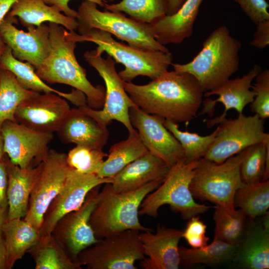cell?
I'll use <instances>...</instances> for the list:
<instances>
[{
  "mask_svg": "<svg viewBox=\"0 0 269 269\" xmlns=\"http://www.w3.org/2000/svg\"><path fill=\"white\" fill-rule=\"evenodd\" d=\"M123 83L137 107L175 123L192 120L203 101L204 93L199 83L187 73L167 70L145 85L124 81Z\"/></svg>",
  "mask_w": 269,
  "mask_h": 269,
  "instance_id": "6da1fadb",
  "label": "cell"
},
{
  "mask_svg": "<svg viewBox=\"0 0 269 269\" xmlns=\"http://www.w3.org/2000/svg\"><path fill=\"white\" fill-rule=\"evenodd\" d=\"M240 41L225 25L214 29L203 43L200 52L189 62L172 64L174 70L187 73L197 81L203 93L225 83L239 68Z\"/></svg>",
  "mask_w": 269,
  "mask_h": 269,
  "instance_id": "7a4b0ae2",
  "label": "cell"
},
{
  "mask_svg": "<svg viewBox=\"0 0 269 269\" xmlns=\"http://www.w3.org/2000/svg\"><path fill=\"white\" fill-rule=\"evenodd\" d=\"M51 49L47 57L35 71L43 80L50 84H64L83 93L87 104L97 110L103 108L106 90L102 85L94 86L87 77L86 70L77 61L75 42L64 36L61 25L49 22Z\"/></svg>",
  "mask_w": 269,
  "mask_h": 269,
  "instance_id": "3957f363",
  "label": "cell"
},
{
  "mask_svg": "<svg viewBox=\"0 0 269 269\" xmlns=\"http://www.w3.org/2000/svg\"><path fill=\"white\" fill-rule=\"evenodd\" d=\"M163 179L156 180L137 189L124 192L114 190L111 183H105L99 191L90 219L96 237L100 239L127 230L153 231L141 225L138 212L144 198L158 187Z\"/></svg>",
  "mask_w": 269,
  "mask_h": 269,
  "instance_id": "277c9868",
  "label": "cell"
},
{
  "mask_svg": "<svg viewBox=\"0 0 269 269\" xmlns=\"http://www.w3.org/2000/svg\"><path fill=\"white\" fill-rule=\"evenodd\" d=\"M64 36L75 43L88 41L97 44L95 50L97 55H102L106 52L116 63L125 66L118 73L125 82H130L138 76L154 79L167 71L173 61L170 51L144 50L127 45L116 41L110 33L98 29H92L83 34L65 29Z\"/></svg>",
  "mask_w": 269,
  "mask_h": 269,
  "instance_id": "5b68a950",
  "label": "cell"
},
{
  "mask_svg": "<svg viewBox=\"0 0 269 269\" xmlns=\"http://www.w3.org/2000/svg\"><path fill=\"white\" fill-rule=\"evenodd\" d=\"M198 161L186 162L183 159L172 166L161 184L148 194L141 203L139 216L155 218L159 209L169 205L184 219L199 215L212 206L195 202L190 184Z\"/></svg>",
  "mask_w": 269,
  "mask_h": 269,
  "instance_id": "8992f818",
  "label": "cell"
},
{
  "mask_svg": "<svg viewBox=\"0 0 269 269\" xmlns=\"http://www.w3.org/2000/svg\"><path fill=\"white\" fill-rule=\"evenodd\" d=\"M247 148L220 163L204 157L200 159L190 184L193 197L234 211L235 193L244 183L240 167Z\"/></svg>",
  "mask_w": 269,
  "mask_h": 269,
  "instance_id": "52a82bcc",
  "label": "cell"
},
{
  "mask_svg": "<svg viewBox=\"0 0 269 269\" xmlns=\"http://www.w3.org/2000/svg\"><path fill=\"white\" fill-rule=\"evenodd\" d=\"M77 12L76 19L79 24L77 30L79 34L93 28L98 29L142 49L169 51L156 40L150 24L127 17L122 12L105 9L100 11L96 3L86 0L79 6Z\"/></svg>",
  "mask_w": 269,
  "mask_h": 269,
  "instance_id": "ba28073f",
  "label": "cell"
},
{
  "mask_svg": "<svg viewBox=\"0 0 269 269\" xmlns=\"http://www.w3.org/2000/svg\"><path fill=\"white\" fill-rule=\"evenodd\" d=\"M84 57L103 79L106 86L105 98L101 110L93 109L87 105L77 108L103 126L107 127L113 120H116L126 128L129 134H136L137 132L130 120L129 110L137 106L124 88L123 81L116 69V62L109 55L106 59L102 58L95 50L86 51Z\"/></svg>",
  "mask_w": 269,
  "mask_h": 269,
  "instance_id": "9c48e42d",
  "label": "cell"
},
{
  "mask_svg": "<svg viewBox=\"0 0 269 269\" xmlns=\"http://www.w3.org/2000/svg\"><path fill=\"white\" fill-rule=\"evenodd\" d=\"M139 231L127 230L107 236L81 251L75 262L89 269H136L145 258Z\"/></svg>",
  "mask_w": 269,
  "mask_h": 269,
  "instance_id": "30bf717a",
  "label": "cell"
},
{
  "mask_svg": "<svg viewBox=\"0 0 269 269\" xmlns=\"http://www.w3.org/2000/svg\"><path fill=\"white\" fill-rule=\"evenodd\" d=\"M264 124L265 121L255 114L225 118L217 127L215 139L203 157L220 163L251 146L269 141Z\"/></svg>",
  "mask_w": 269,
  "mask_h": 269,
  "instance_id": "8fae6325",
  "label": "cell"
},
{
  "mask_svg": "<svg viewBox=\"0 0 269 269\" xmlns=\"http://www.w3.org/2000/svg\"><path fill=\"white\" fill-rule=\"evenodd\" d=\"M66 156L65 153L49 149L41 163L31 192L28 212L23 218L39 229L49 205L73 170L67 163Z\"/></svg>",
  "mask_w": 269,
  "mask_h": 269,
  "instance_id": "7c38bea8",
  "label": "cell"
},
{
  "mask_svg": "<svg viewBox=\"0 0 269 269\" xmlns=\"http://www.w3.org/2000/svg\"><path fill=\"white\" fill-rule=\"evenodd\" d=\"M0 130L5 154L12 164L21 168L35 167L46 158L53 133L38 132L11 121L4 122Z\"/></svg>",
  "mask_w": 269,
  "mask_h": 269,
  "instance_id": "4fadbf2b",
  "label": "cell"
},
{
  "mask_svg": "<svg viewBox=\"0 0 269 269\" xmlns=\"http://www.w3.org/2000/svg\"><path fill=\"white\" fill-rule=\"evenodd\" d=\"M100 186L95 187L89 192L79 209L61 218L51 233L74 261L81 251L99 240L90 225V219L98 200Z\"/></svg>",
  "mask_w": 269,
  "mask_h": 269,
  "instance_id": "5bb4252c",
  "label": "cell"
},
{
  "mask_svg": "<svg viewBox=\"0 0 269 269\" xmlns=\"http://www.w3.org/2000/svg\"><path fill=\"white\" fill-rule=\"evenodd\" d=\"M112 182V178H102L96 174L79 173L73 169L46 210L39 228L40 236L51 234L61 218L81 207L91 190Z\"/></svg>",
  "mask_w": 269,
  "mask_h": 269,
  "instance_id": "9a60e30c",
  "label": "cell"
},
{
  "mask_svg": "<svg viewBox=\"0 0 269 269\" xmlns=\"http://www.w3.org/2000/svg\"><path fill=\"white\" fill-rule=\"evenodd\" d=\"M131 124L147 150L170 168L184 159L182 148L163 124L164 119L148 114L137 107L129 110Z\"/></svg>",
  "mask_w": 269,
  "mask_h": 269,
  "instance_id": "2e32d148",
  "label": "cell"
},
{
  "mask_svg": "<svg viewBox=\"0 0 269 269\" xmlns=\"http://www.w3.org/2000/svg\"><path fill=\"white\" fill-rule=\"evenodd\" d=\"M16 17L6 15L0 23V35L17 59L30 64L36 70L49 55L51 45L49 26H29L28 31L17 29L13 24Z\"/></svg>",
  "mask_w": 269,
  "mask_h": 269,
  "instance_id": "e0dca14e",
  "label": "cell"
},
{
  "mask_svg": "<svg viewBox=\"0 0 269 269\" xmlns=\"http://www.w3.org/2000/svg\"><path fill=\"white\" fill-rule=\"evenodd\" d=\"M71 108L65 98L56 94L38 93L17 107L15 122L33 130L46 133L57 132Z\"/></svg>",
  "mask_w": 269,
  "mask_h": 269,
  "instance_id": "ac0fdd59",
  "label": "cell"
},
{
  "mask_svg": "<svg viewBox=\"0 0 269 269\" xmlns=\"http://www.w3.org/2000/svg\"><path fill=\"white\" fill-rule=\"evenodd\" d=\"M262 70L261 66L255 64L242 77L230 79L217 88L204 93L206 97L212 95H217L218 97L216 100L207 98L203 101L204 108L199 114H211L217 102L222 103L225 107L221 116L206 121L208 128L220 123L226 118L227 112L231 109L235 110L239 114L243 113L245 107L254 99L255 92L252 89V84Z\"/></svg>",
  "mask_w": 269,
  "mask_h": 269,
  "instance_id": "d6986e66",
  "label": "cell"
},
{
  "mask_svg": "<svg viewBox=\"0 0 269 269\" xmlns=\"http://www.w3.org/2000/svg\"><path fill=\"white\" fill-rule=\"evenodd\" d=\"M182 230L158 224L156 232H140L143 253L147 257L140 262L143 269H178L180 266L179 243Z\"/></svg>",
  "mask_w": 269,
  "mask_h": 269,
  "instance_id": "ffe728a7",
  "label": "cell"
},
{
  "mask_svg": "<svg viewBox=\"0 0 269 269\" xmlns=\"http://www.w3.org/2000/svg\"><path fill=\"white\" fill-rule=\"evenodd\" d=\"M57 133L64 143L98 149H103L109 136L107 127L100 125L78 108L70 109Z\"/></svg>",
  "mask_w": 269,
  "mask_h": 269,
  "instance_id": "44dd1931",
  "label": "cell"
},
{
  "mask_svg": "<svg viewBox=\"0 0 269 269\" xmlns=\"http://www.w3.org/2000/svg\"><path fill=\"white\" fill-rule=\"evenodd\" d=\"M259 223L247 226L241 242L237 245L231 261L246 269L269 268V214Z\"/></svg>",
  "mask_w": 269,
  "mask_h": 269,
  "instance_id": "7402d4cb",
  "label": "cell"
},
{
  "mask_svg": "<svg viewBox=\"0 0 269 269\" xmlns=\"http://www.w3.org/2000/svg\"><path fill=\"white\" fill-rule=\"evenodd\" d=\"M169 169L163 160L148 151L119 171L111 183L118 192L133 191L152 181L163 179Z\"/></svg>",
  "mask_w": 269,
  "mask_h": 269,
  "instance_id": "603a6c76",
  "label": "cell"
},
{
  "mask_svg": "<svg viewBox=\"0 0 269 269\" xmlns=\"http://www.w3.org/2000/svg\"><path fill=\"white\" fill-rule=\"evenodd\" d=\"M5 160L8 179L6 220L24 218L28 212L31 192L41 163L35 167L21 168L12 164L7 156H5Z\"/></svg>",
  "mask_w": 269,
  "mask_h": 269,
  "instance_id": "cb8c5ba5",
  "label": "cell"
},
{
  "mask_svg": "<svg viewBox=\"0 0 269 269\" xmlns=\"http://www.w3.org/2000/svg\"><path fill=\"white\" fill-rule=\"evenodd\" d=\"M203 0H185L173 14L151 24L156 40L165 45L179 44L193 33L194 22Z\"/></svg>",
  "mask_w": 269,
  "mask_h": 269,
  "instance_id": "d4e9b609",
  "label": "cell"
},
{
  "mask_svg": "<svg viewBox=\"0 0 269 269\" xmlns=\"http://www.w3.org/2000/svg\"><path fill=\"white\" fill-rule=\"evenodd\" d=\"M0 68L12 72L19 83L26 89L40 93L56 94L77 107L87 105L86 96L78 90L73 89L70 93H64L50 87L36 74L30 64L15 58L11 49L6 45L0 58Z\"/></svg>",
  "mask_w": 269,
  "mask_h": 269,
  "instance_id": "484cf974",
  "label": "cell"
},
{
  "mask_svg": "<svg viewBox=\"0 0 269 269\" xmlns=\"http://www.w3.org/2000/svg\"><path fill=\"white\" fill-rule=\"evenodd\" d=\"M7 15L17 17L26 28L39 26L46 21L63 26L69 31L77 30L79 25L76 18L62 13L56 6L46 4L43 0H19Z\"/></svg>",
  "mask_w": 269,
  "mask_h": 269,
  "instance_id": "4316f807",
  "label": "cell"
},
{
  "mask_svg": "<svg viewBox=\"0 0 269 269\" xmlns=\"http://www.w3.org/2000/svg\"><path fill=\"white\" fill-rule=\"evenodd\" d=\"M1 235L5 247L7 269H11L38 241L39 229L23 218L6 220Z\"/></svg>",
  "mask_w": 269,
  "mask_h": 269,
  "instance_id": "83f0119b",
  "label": "cell"
},
{
  "mask_svg": "<svg viewBox=\"0 0 269 269\" xmlns=\"http://www.w3.org/2000/svg\"><path fill=\"white\" fill-rule=\"evenodd\" d=\"M148 151L140 140L137 132L110 148L107 158L104 160L96 174L102 178H113L132 161Z\"/></svg>",
  "mask_w": 269,
  "mask_h": 269,
  "instance_id": "f1b7e54d",
  "label": "cell"
},
{
  "mask_svg": "<svg viewBox=\"0 0 269 269\" xmlns=\"http://www.w3.org/2000/svg\"><path fill=\"white\" fill-rule=\"evenodd\" d=\"M35 263V269H81L55 240L52 234L40 236L28 252Z\"/></svg>",
  "mask_w": 269,
  "mask_h": 269,
  "instance_id": "f546056e",
  "label": "cell"
},
{
  "mask_svg": "<svg viewBox=\"0 0 269 269\" xmlns=\"http://www.w3.org/2000/svg\"><path fill=\"white\" fill-rule=\"evenodd\" d=\"M237 246L214 238L204 247L188 248L179 246L180 266L190 267L197 264L212 266L232 261Z\"/></svg>",
  "mask_w": 269,
  "mask_h": 269,
  "instance_id": "4dcf8cb0",
  "label": "cell"
},
{
  "mask_svg": "<svg viewBox=\"0 0 269 269\" xmlns=\"http://www.w3.org/2000/svg\"><path fill=\"white\" fill-rule=\"evenodd\" d=\"M38 93L25 89L12 72L0 68V127L6 121L15 122L14 113L19 104Z\"/></svg>",
  "mask_w": 269,
  "mask_h": 269,
  "instance_id": "1f68e13d",
  "label": "cell"
},
{
  "mask_svg": "<svg viewBox=\"0 0 269 269\" xmlns=\"http://www.w3.org/2000/svg\"><path fill=\"white\" fill-rule=\"evenodd\" d=\"M234 204L251 219L265 215L269 208V181L244 183L235 193Z\"/></svg>",
  "mask_w": 269,
  "mask_h": 269,
  "instance_id": "d6a6232c",
  "label": "cell"
},
{
  "mask_svg": "<svg viewBox=\"0 0 269 269\" xmlns=\"http://www.w3.org/2000/svg\"><path fill=\"white\" fill-rule=\"evenodd\" d=\"M247 217L240 209L229 211L216 205L213 214L214 238L237 246L245 234L247 227Z\"/></svg>",
  "mask_w": 269,
  "mask_h": 269,
  "instance_id": "836d02e7",
  "label": "cell"
},
{
  "mask_svg": "<svg viewBox=\"0 0 269 269\" xmlns=\"http://www.w3.org/2000/svg\"><path fill=\"white\" fill-rule=\"evenodd\" d=\"M105 9L125 12L139 22L152 24L166 15L164 0H122L106 3Z\"/></svg>",
  "mask_w": 269,
  "mask_h": 269,
  "instance_id": "e575fe53",
  "label": "cell"
},
{
  "mask_svg": "<svg viewBox=\"0 0 269 269\" xmlns=\"http://www.w3.org/2000/svg\"><path fill=\"white\" fill-rule=\"evenodd\" d=\"M163 124L180 143L186 162L203 158L215 139L217 129L211 134L202 136L196 133L180 130L177 123L164 120Z\"/></svg>",
  "mask_w": 269,
  "mask_h": 269,
  "instance_id": "d590c367",
  "label": "cell"
},
{
  "mask_svg": "<svg viewBox=\"0 0 269 269\" xmlns=\"http://www.w3.org/2000/svg\"><path fill=\"white\" fill-rule=\"evenodd\" d=\"M269 158V141L248 147L240 167L243 182L252 184L263 181L266 161Z\"/></svg>",
  "mask_w": 269,
  "mask_h": 269,
  "instance_id": "8d00e7d4",
  "label": "cell"
},
{
  "mask_svg": "<svg viewBox=\"0 0 269 269\" xmlns=\"http://www.w3.org/2000/svg\"><path fill=\"white\" fill-rule=\"evenodd\" d=\"M108 154L103 149L76 145L69 150L66 159L68 165L75 171L82 174H96Z\"/></svg>",
  "mask_w": 269,
  "mask_h": 269,
  "instance_id": "74e56055",
  "label": "cell"
},
{
  "mask_svg": "<svg viewBox=\"0 0 269 269\" xmlns=\"http://www.w3.org/2000/svg\"><path fill=\"white\" fill-rule=\"evenodd\" d=\"M252 89L255 92L251 110L265 120L269 117V70H262L256 77Z\"/></svg>",
  "mask_w": 269,
  "mask_h": 269,
  "instance_id": "f35d334b",
  "label": "cell"
},
{
  "mask_svg": "<svg viewBox=\"0 0 269 269\" xmlns=\"http://www.w3.org/2000/svg\"><path fill=\"white\" fill-rule=\"evenodd\" d=\"M184 230L182 238L194 248H200L207 245L209 238L206 236L207 226L198 216L189 219Z\"/></svg>",
  "mask_w": 269,
  "mask_h": 269,
  "instance_id": "ab89813d",
  "label": "cell"
},
{
  "mask_svg": "<svg viewBox=\"0 0 269 269\" xmlns=\"http://www.w3.org/2000/svg\"><path fill=\"white\" fill-rule=\"evenodd\" d=\"M256 25L269 20V4L266 0H234Z\"/></svg>",
  "mask_w": 269,
  "mask_h": 269,
  "instance_id": "60d3db41",
  "label": "cell"
},
{
  "mask_svg": "<svg viewBox=\"0 0 269 269\" xmlns=\"http://www.w3.org/2000/svg\"><path fill=\"white\" fill-rule=\"evenodd\" d=\"M256 29L250 45L257 49L265 48L269 44V20L256 24Z\"/></svg>",
  "mask_w": 269,
  "mask_h": 269,
  "instance_id": "b9f144b4",
  "label": "cell"
},
{
  "mask_svg": "<svg viewBox=\"0 0 269 269\" xmlns=\"http://www.w3.org/2000/svg\"><path fill=\"white\" fill-rule=\"evenodd\" d=\"M70 0H43L46 4L56 6L61 12L65 15L76 18L78 12L68 5V2ZM96 3L101 7L105 6V4L109 1H113L114 0H86Z\"/></svg>",
  "mask_w": 269,
  "mask_h": 269,
  "instance_id": "7bdbcfd3",
  "label": "cell"
},
{
  "mask_svg": "<svg viewBox=\"0 0 269 269\" xmlns=\"http://www.w3.org/2000/svg\"><path fill=\"white\" fill-rule=\"evenodd\" d=\"M7 173L5 157L0 161V211L7 212L8 203L6 196Z\"/></svg>",
  "mask_w": 269,
  "mask_h": 269,
  "instance_id": "ee69618b",
  "label": "cell"
},
{
  "mask_svg": "<svg viewBox=\"0 0 269 269\" xmlns=\"http://www.w3.org/2000/svg\"><path fill=\"white\" fill-rule=\"evenodd\" d=\"M19 0H0V23L4 19L13 4Z\"/></svg>",
  "mask_w": 269,
  "mask_h": 269,
  "instance_id": "f6af8a7d",
  "label": "cell"
},
{
  "mask_svg": "<svg viewBox=\"0 0 269 269\" xmlns=\"http://www.w3.org/2000/svg\"><path fill=\"white\" fill-rule=\"evenodd\" d=\"M185 0H164L166 15L175 13L181 6Z\"/></svg>",
  "mask_w": 269,
  "mask_h": 269,
  "instance_id": "bcb514c9",
  "label": "cell"
},
{
  "mask_svg": "<svg viewBox=\"0 0 269 269\" xmlns=\"http://www.w3.org/2000/svg\"><path fill=\"white\" fill-rule=\"evenodd\" d=\"M0 269H7V257L4 240L0 235Z\"/></svg>",
  "mask_w": 269,
  "mask_h": 269,
  "instance_id": "7dc6e473",
  "label": "cell"
},
{
  "mask_svg": "<svg viewBox=\"0 0 269 269\" xmlns=\"http://www.w3.org/2000/svg\"><path fill=\"white\" fill-rule=\"evenodd\" d=\"M4 157L5 153L4 151L3 138L0 127V161L3 160L4 158Z\"/></svg>",
  "mask_w": 269,
  "mask_h": 269,
  "instance_id": "c3c4849f",
  "label": "cell"
},
{
  "mask_svg": "<svg viewBox=\"0 0 269 269\" xmlns=\"http://www.w3.org/2000/svg\"><path fill=\"white\" fill-rule=\"evenodd\" d=\"M7 214L6 212L0 211V235H1L2 227L6 220Z\"/></svg>",
  "mask_w": 269,
  "mask_h": 269,
  "instance_id": "681fc988",
  "label": "cell"
},
{
  "mask_svg": "<svg viewBox=\"0 0 269 269\" xmlns=\"http://www.w3.org/2000/svg\"><path fill=\"white\" fill-rule=\"evenodd\" d=\"M5 44L0 35V58L5 49Z\"/></svg>",
  "mask_w": 269,
  "mask_h": 269,
  "instance_id": "f907efd6",
  "label": "cell"
}]
</instances>
